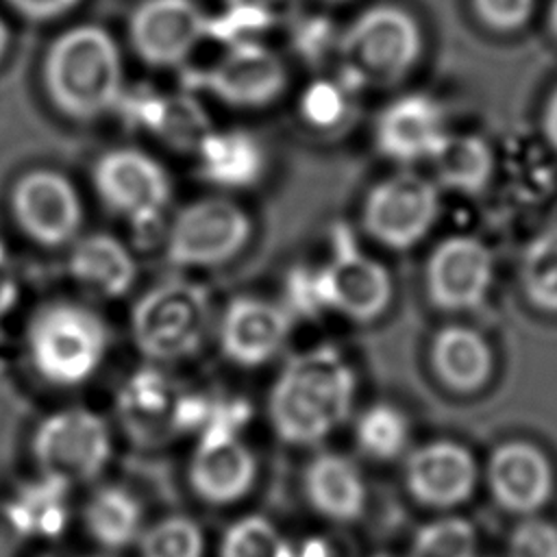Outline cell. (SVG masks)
Returning <instances> with one entry per match:
<instances>
[{
    "instance_id": "obj_1",
    "label": "cell",
    "mask_w": 557,
    "mask_h": 557,
    "mask_svg": "<svg viewBox=\"0 0 557 557\" xmlns=\"http://www.w3.org/2000/svg\"><path fill=\"white\" fill-rule=\"evenodd\" d=\"M355 389V372L337 350L318 346L296 355L270 389L274 433L292 446L320 444L350 416Z\"/></svg>"
},
{
    "instance_id": "obj_2",
    "label": "cell",
    "mask_w": 557,
    "mask_h": 557,
    "mask_svg": "<svg viewBox=\"0 0 557 557\" xmlns=\"http://www.w3.org/2000/svg\"><path fill=\"white\" fill-rule=\"evenodd\" d=\"M122 57L115 39L96 24L61 33L44 59V87L63 115L87 122L122 96Z\"/></svg>"
},
{
    "instance_id": "obj_3",
    "label": "cell",
    "mask_w": 557,
    "mask_h": 557,
    "mask_svg": "<svg viewBox=\"0 0 557 557\" xmlns=\"http://www.w3.org/2000/svg\"><path fill=\"white\" fill-rule=\"evenodd\" d=\"M28 357L37 374L52 385H81L100 368L109 331L104 320L76 302H48L26 329Z\"/></svg>"
},
{
    "instance_id": "obj_4",
    "label": "cell",
    "mask_w": 557,
    "mask_h": 557,
    "mask_svg": "<svg viewBox=\"0 0 557 557\" xmlns=\"http://www.w3.org/2000/svg\"><path fill=\"white\" fill-rule=\"evenodd\" d=\"M209 320V292L200 283L174 278L152 287L135 302L131 331L146 357L172 361L198 350Z\"/></svg>"
},
{
    "instance_id": "obj_5",
    "label": "cell",
    "mask_w": 557,
    "mask_h": 557,
    "mask_svg": "<svg viewBox=\"0 0 557 557\" xmlns=\"http://www.w3.org/2000/svg\"><path fill=\"white\" fill-rule=\"evenodd\" d=\"M422 30L396 4L363 11L342 35L346 72L357 83H396L422 54Z\"/></svg>"
},
{
    "instance_id": "obj_6",
    "label": "cell",
    "mask_w": 557,
    "mask_h": 557,
    "mask_svg": "<svg viewBox=\"0 0 557 557\" xmlns=\"http://www.w3.org/2000/svg\"><path fill=\"white\" fill-rule=\"evenodd\" d=\"M113 453L107 422L83 407L46 416L33 431L30 455L41 476L67 487L98 479Z\"/></svg>"
},
{
    "instance_id": "obj_7",
    "label": "cell",
    "mask_w": 557,
    "mask_h": 557,
    "mask_svg": "<svg viewBox=\"0 0 557 557\" xmlns=\"http://www.w3.org/2000/svg\"><path fill=\"white\" fill-rule=\"evenodd\" d=\"M250 239L248 213L228 198H200L183 207L168 231L165 252L181 268H209L233 259Z\"/></svg>"
},
{
    "instance_id": "obj_8",
    "label": "cell",
    "mask_w": 557,
    "mask_h": 557,
    "mask_svg": "<svg viewBox=\"0 0 557 557\" xmlns=\"http://www.w3.org/2000/svg\"><path fill=\"white\" fill-rule=\"evenodd\" d=\"M437 215V185L416 172H398L368 191L361 222L366 233L379 244L405 250L431 231Z\"/></svg>"
},
{
    "instance_id": "obj_9",
    "label": "cell",
    "mask_w": 557,
    "mask_h": 557,
    "mask_svg": "<svg viewBox=\"0 0 557 557\" xmlns=\"http://www.w3.org/2000/svg\"><path fill=\"white\" fill-rule=\"evenodd\" d=\"M324 309L355 322L379 318L392 300V278L383 263L361 252L346 228L333 235V255L318 270Z\"/></svg>"
},
{
    "instance_id": "obj_10",
    "label": "cell",
    "mask_w": 557,
    "mask_h": 557,
    "mask_svg": "<svg viewBox=\"0 0 557 557\" xmlns=\"http://www.w3.org/2000/svg\"><path fill=\"white\" fill-rule=\"evenodd\" d=\"M11 213L26 237L48 248L74 242L83 222L81 198L72 181L46 168L17 178L11 189Z\"/></svg>"
},
{
    "instance_id": "obj_11",
    "label": "cell",
    "mask_w": 557,
    "mask_h": 557,
    "mask_svg": "<svg viewBox=\"0 0 557 557\" xmlns=\"http://www.w3.org/2000/svg\"><path fill=\"white\" fill-rule=\"evenodd\" d=\"M94 187L102 202L135 224L154 222L170 200L161 163L137 148H113L94 163Z\"/></svg>"
},
{
    "instance_id": "obj_12",
    "label": "cell",
    "mask_w": 557,
    "mask_h": 557,
    "mask_svg": "<svg viewBox=\"0 0 557 557\" xmlns=\"http://www.w3.org/2000/svg\"><path fill=\"white\" fill-rule=\"evenodd\" d=\"M257 481V457L233 429L205 426L187 466V483L198 500L228 507L244 500Z\"/></svg>"
},
{
    "instance_id": "obj_13",
    "label": "cell",
    "mask_w": 557,
    "mask_h": 557,
    "mask_svg": "<svg viewBox=\"0 0 557 557\" xmlns=\"http://www.w3.org/2000/svg\"><path fill=\"white\" fill-rule=\"evenodd\" d=\"M494 278V257L485 242L453 235L440 242L426 261L429 300L444 311H468L483 305Z\"/></svg>"
},
{
    "instance_id": "obj_14",
    "label": "cell",
    "mask_w": 557,
    "mask_h": 557,
    "mask_svg": "<svg viewBox=\"0 0 557 557\" xmlns=\"http://www.w3.org/2000/svg\"><path fill=\"white\" fill-rule=\"evenodd\" d=\"M209 35V20L191 0H144L128 20L135 54L154 67L181 63Z\"/></svg>"
},
{
    "instance_id": "obj_15",
    "label": "cell",
    "mask_w": 557,
    "mask_h": 557,
    "mask_svg": "<svg viewBox=\"0 0 557 557\" xmlns=\"http://www.w3.org/2000/svg\"><path fill=\"white\" fill-rule=\"evenodd\" d=\"M283 61L255 39L231 44L202 74V85L231 107H265L285 89Z\"/></svg>"
},
{
    "instance_id": "obj_16",
    "label": "cell",
    "mask_w": 557,
    "mask_h": 557,
    "mask_svg": "<svg viewBox=\"0 0 557 557\" xmlns=\"http://www.w3.org/2000/svg\"><path fill=\"white\" fill-rule=\"evenodd\" d=\"M479 466L472 453L450 440L418 446L405 459V487L426 507H455L474 492Z\"/></svg>"
},
{
    "instance_id": "obj_17",
    "label": "cell",
    "mask_w": 557,
    "mask_h": 557,
    "mask_svg": "<svg viewBox=\"0 0 557 557\" xmlns=\"http://www.w3.org/2000/svg\"><path fill=\"white\" fill-rule=\"evenodd\" d=\"M446 115L429 94H405L389 102L374 126L379 152L398 163L431 159L446 139Z\"/></svg>"
},
{
    "instance_id": "obj_18",
    "label": "cell",
    "mask_w": 557,
    "mask_h": 557,
    "mask_svg": "<svg viewBox=\"0 0 557 557\" xmlns=\"http://www.w3.org/2000/svg\"><path fill=\"white\" fill-rule=\"evenodd\" d=\"M289 313L268 300L233 298L220 318L222 352L246 368L270 361L289 335Z\"/></svg>"
},
{
    "instance_id": "obj_19",
    "label": "cell",
    "mask_w": 557,
    "mask_h": 557,
    "mask_svg": "<svg viewBox=\"0 0 557 557\" xmlns=\"http://www.w3.org/2000/svg\"><path fill=\"white\" fill-rule=\"evenodd\" d=\"M487 485L509 511L533 513L553 492V468L537 446L507 442L490 455Z\"/></svg>"
},
{
    "instance_id": "obj_20",
    "label": "cell",
    "mask_w": 557,
    "mask_h": 557,
    "mask_svg": "<svg viewBox=\"0 0 557 557\" xmlns=\"http://www.w3.org/2000/svg\"><path fill=\"white\" fill-rule=\"evenodd\" d=\"M302 494L324 520L348 524L361 518L368 505V483L359 466L333 450L318 453L305 468Z\"/></svg>"
},
{
    "instance_id": "obj_21",
    "label": "cell",
    "mask_w": 557,
    "mask_h": 557,
    "mask_svg": "<svg viewBox=\"0 0 557 557\" xmlns=\"http://www.w3.org/2000/svg\"><path fill=\"white\" fill-rule=\"evenodd\" d=\"M431 366L448 389L470 394L490 381L494 352L479 331L450 324L440 329L433 337Z\"/></svg>"
},
{
    "instance_id": "obj_22",
    "label": "cell",
    "mask_w": 557,
    "mask_h": 557,
    "mask_svg": "<svg viewBox=\"0 0 557 557\" xmlns=\"http://www.w3.org/2000/svg\"><path fill=\"white\" fill-rule=\"evenodd\" d=\"M67 492V485L41 474L24 483L0 511L4 529L20 540L57 537L70 518Z\"/></svg>"
},
{
    "instance_id": "obj_23",
    "label": "cell",
    "mask_w": 557,
    "mask_h": 557,
    "mask_svg": "<svg viewBox=\"0 0 557 557\" xmlns=\"http://www.w3.org/2000/svg\"><path fill=\"white\" fill-rule=\"evenodd\" d=\"M67 270L78 283L107 298L124 296L137 274L128 248L107 233H91L74 242L67 257Z\"/></svg>"
},
{
    "instance_id": "obj_24",
    "label": "cell",
    "mask_w": 557,
    "mask_h": 557,
    "mask_svg": "<svg viewBox=\"0 0 557 557\" xmlns=\"http://www.w3.org/2000/svg\"><path fill=\"white\" fill-rule=\"evenodd\" d=\"M83 524L102 550H122L137 544L146 527L144 505L122 485H102L85 500Z\"/></svg>"
},
{
    "instance_id": "obj_25",
    "label": "cell",
    "mask_w": 557,
    "mask_h": 557,
    "mask_svg": "<svg viewBox=\"0 0 557 557\" xmlns=\"http://www.w3.org/2000/svg\"><path fill=\"white\" fill-rule=\"evenodd\" d=\"M183 398L176 394L172 383L159 372H137L120 398V413L139 437H154L168 429H178Z\"/></svg>"
},
{
    "instance_id": "obj_26",
    "label": "cell",
    "mask_w": 557,
    "mask_h": 557,
    "mask_svg": "<svg viewBox=\"0 0 557 557\" xmlns=\"http://www.w3.org/2000/svg\"><path fill=\"white\" fill-rule=\"evenodd\" d=\"M200 172L220 187H248L263 170V152L246 131H209L198 144Z\"/></svg>"
},
{
    "instance_id": "obj_27",
    "label": "cell",
    "mask_w": 557,
    "mask_h": 557,
    "mask_svg": "<svg viewBox=\"0 0 557 557\" xmlns=\"http://www.w3.org/2000/svg\"><path fill=\"white\" fill-rule=\"evenodd\" d=\"M429 161L440 185L470 196L481 194L496 172V154L479 135L448 133Z\"/></svg>"
},
{
    "instance_id": "obj_28",
    "label": "cell",
    "mask_w": 557,
    "mask_h": 557,
    "mask_svg": "<svg viewBox=\"0 0 557 557\" xmlns=\"http://www.w3.org/2000/svg\"><path fill=\"white\" fill-rule=\"evenodd\" d=\"M518 278L524 298L535 309L557 313V224L546 226L527 244Z\"/></svg>"
},
{
    "instance_id": "obj_29",
    "label": "cell",
    "mask_w": 557,
    "mask_h": 557,
    "mask_svg": "<svg viewBox=\"0 0 557 557\" xmlns=\"http://www.w3.org/2000/svg\"><path fill=\"white\" fill-rule=\"evenodd\" d=\"M355 440L359 450L370 459H396L409 444V420L398 407L389 403L370 405L357 418Z\"/></svg>"
},
{
    "instance_id": "obj_30",
    "label": "cell",
    "mask_w": 557,
    "mask_h": 557,
    "mask_svg": "<svg viewBox=\"0 0 557 557\" xmlns=\"http://www.w3.org/2000/svg\"><path fill=\"white\" fill-rule=\"evenodd\" d=\"M218 557H294V544L270 518L248 513L226 527Z\"/></svg>"
},
{
    "instance_id": "obj_31",
    "label": "cell",
    "mask_w": 557,
    "mask_h": 557,
    "mask_svg": "<svg viewBox=\"0 0 557 557\" xmlns=\"http://www.w3.org/2000/svg\"><path fill=\"white\" fill-rule=\"evenodd\" d=\"M202 527L185 513H168L146 524L139 540V557H205Z\"/></svg>"
},
{
    "instance_id": "obj_32",
    "label": "cell",
    "mask_w": 557,
    "mask_h": 557,
    "mask_svg": "<svg viewBox=\"0 0 557 557\" xmlns=\"http://www.w3.org/2000/svg\"><path fill=\"white\" fill-rule=\"evenodd\" d=\"M474 529L461 518H440L424 524L411 548V557H474Z\"/></svg>"
},
{
    "instance_id": "obj_33",
    "label": "cell",
    "mask_w": 557,
    "mask_h": 557,
    "mask_svg": "<svg viewBox=\"0 0 557 557\" xmlns=\"http://www.w3.org/2000/svg\"><path fill=\"white\" fill-rule=\"evenodd\" d=\"M507 557H557V527L542 518H524L509 533Z\"/></svg>"
},
{
    "instance_id": "obj_34",
    "label": "cell",
    "mask_w": 557,
    "mask_h": 557,
    "mask_svg": "<svg viewBox=\"0 0 557 557\" xmlns=\"http://www.w3.org/2000/svg\"><path fill=\"white\" fill-rule=\"evenodd\" d=\"M479 20L498 33L522 28L535 7V0H472Z\"/></svg>"
},
{
    "instance_id": "obj_35",
    "label": "cell",
    "mask_w": 557,
    "mask_h": 557,
    "mask_svg": "<svg viewBox=\"0 0 557 557\" xmlns=\"http://www.w3.org/2000/svg\"><path fill=\"white\" fill-rule=\"evenodd\" d=\"M344 94L333 83H315L302 94V115L315 126H331L344 115Z\"/></svg>"
},
{
    "instance_id": "obj_36",
    "label": "cell",
    "mask_w": 557,
    "mask_h": 557,
    "mask_svg": "<svg viewBox=\"0 0 557 557\" xmlns=\"http://www.w3.org/2000/svg\"><path fill=\"white\" fill-rule=\"evenodd\" d=\"M289 302L294 309L313 313L324 309L322 302V292H320V281H318V270H298L289 276Z\"/></svg>"
},
{
    "instance_id": "obj_37",
    "label": "cell",
    "mask_w": 557,
    "mask_h": 557,
    "mask_svg": "<svg viewBox=\"0 0 557 557\" xmlns=\"http://www.w3.org/2000/svg\"><path fill=\"white\" fill-rule=\"evenodd\" d=\"M226 7L248 9L274 26L292 22L300 9V0H226Z\"/></svg>"
},
{
    "instance_id": "obj_38",
    "label": "cell",
    "mask_w": 557,
    "mask_h": 557,
    "mask_svg": "<svg viewBox=\"0 0 557 557\" xmlns=\"http://www.w3.org/2000/svg\"><path fill=\"white\" fill-rule=\"evenodd\" d=\"M9 7L26 20L46 22L65 15L78 0H7Z\"/></svg>"
},
{
    "instance_id": "obj_39",
    "label": "cell",
    "mask_w": 557,
    "mask_h": 557,
    "mask_svg": "<svg viewBox=\"0 0 557 557\" xmlns=\"http://www.w3.org/2000/svg\"><path fill=\"white\" fill-rule=\"evenodd\" d=\"M20 296V283L9 252L0 244V320L11 313Z\"/></svg>"
},
{
    "instance_id": "obj_40",
    "label": "cell",
    "mask_w": 557,
    "mask_h": 557,
    "mask_svg": "<svg viewBox=\"0 0 557 557\" xmlns=\"http://www.w3.org/2000/svg\"><path fill=\"white\" fill-rule=\"evenodd\" d=\"M294 557H350L342 542L331 537H313L302 546H294Z\"/></svg>"
},
{
    "instance_id": "obj_41",
    "label": "cell",
    "mask_w": 557,
    "mask_h": 557,
    "mask_svg": "<svg viewBox=\"0 0 557 557\" xmlns=\"http://www.w3.org/2000/svg\"><path fill=\"white\" fill-rule=\"evenodd\" d=\"M542 131H544L548 146L553 148V152H557V87L553 89V94L548 96V100L544 104Z\"/></svg>"
},
{
    "instance_id": "obj_42",
    "label": "cell",
    "mask_w": 557,
    "mask_h": 557,
    "mask_svg": "<svg viewBox=\"0 0 557 557\" xmlns=\"http://www.w3.org/2000/svg\"><path fill=\"white\" fill-rule=\"evenodd\" d=\"M548 30L557 39V0H553L548 9Z\"/></svg>"
},
{
    "instance_id": "obj_43",
    "label": "cell",
    "mask_w": 557,
    "mask_h": 557,
    "mask_svg": "<svg viewBox=\"0 0 557 557\" xmlns=\"http://www.w3.org/2000/svg\"><path fill=\"white\" fill-rule=\"evenodd\" d=\"M9 39H11V35H9V28H7L4 20L0 17V59L4 57V52H7V48H9Z\"/></svg>"
},
{
    "instance_id": "obj_44",
    "label": "cell",
    "mask_w": 557,
    "mask_h": 557,
    "mask_svg": "<svg viewBox=\"0 0 557 557\" xmlns=\"http://www.w3.org/2000/svg\"><path fill=\"white\" fill-rule=\"evenodd\" d=\"M85 557H115V555H111V553L107 550V553H96V555H85Z\"/></svg>"
},
{
    "instance_id": "obj_45",
    "label": "cell",
    "mask_w": 557,
    "mask_h": 557,
    "mask_svg": "<svg viewBox=\"0 0 557 557\" xmlns=\"http://www.w3.org/2000/svg\"><path fill=\"white\" fill-rule=\"evenodd\" d=\"M326 2H344V0H326Z\"/></svg>"
}]
</instances>
